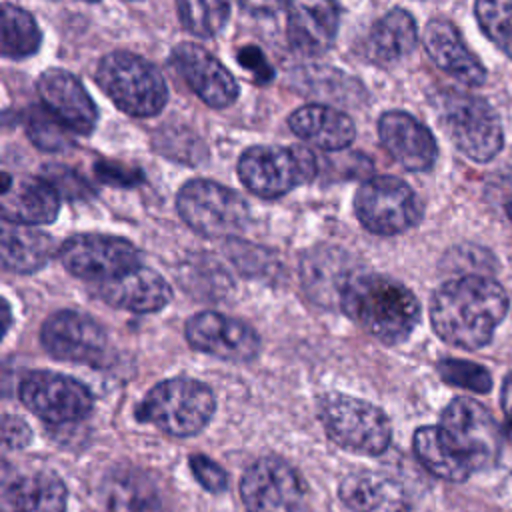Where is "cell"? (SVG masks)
Masks as SVG:
<instances>
[{"label": "cell", "instance_id": "5", "mask_svg": "<svg viewBox=\"0 0 512 512\" xmlns=\"http://www.w3.org/2000/svg\"><path fill=\"white\" fill-rule=\"evenodd\" d=\"M438 120L454 146L476 162H488L502 148V126L492 106L472 94L448 90L438 96Z\"/></svg>", "mask_w": 512, "mask_h": 512}, {"label": "cell", "instance_id": "39", "mask_svg": "<svg viewBox=\"0 0 512 512\" xmlns=\"http://www.w3.org/2000/svg\"><path fill=\"white\" fill-rule=\"evenodd\" d=\"M240 66L254 78V82H268L274 78V70L258 46H244L236 54Z\"/></svg>", "mask_w": 512, "mask_h": 512}, {"label": "cell", "instance_id": "25", "mask_svg": "<svg viewBox=\"0 0 512 512\" xmlns=\"http://www.w3.org/2000/svg\"><path fill=\"white\" fill-rule=\"evenodd\" d=\"M54 254V240L24 224L6 222L2 226L0 258L2 266L10 272L30 274L40 270Z\"/></svg>", "mask_w": 512, "mask_h": 512}, {"label": "cell", "instance_id": "22", "mask_svg": "<svg viewBox=\"0 0 512 512\" xmlns=\"http://www.w3.org/2000/svg\"><path fill=\"white\" fill-rule=\"evenodd\" d=\"M428 56L438 68L468 86H480L486 80V70L480 60L468 50L458 28L444 18H434L426 24L422 36Z\"/></svg>", "mask_w": 512, "mask_h": 512}, {"label": "cell", "instance_id": "7", "mask_svg": "<svg viewBox=\"0 0 512 512\" xmlns=\"http://www.w3.org/2000/svg\"><path fill=\"white\" fill-rule=\"evenodd\" d=\"M320 420L332 442L362 454H382L390 444L386 414L366 400L328 394L320 400Z\"/></svg>", "mask_w": 512, "mask_h": 512}, {"label": "cell", "instance_id": "13", "mask_svg": "<svg viewBox=\"0 0 512 512\" xmlns=\"http://www.w3.org/2000/svg\"><path fill=\"white\" fill-rule=\"evenodd\" d=\"M40 340L46 352L58 360L104 366L110 358V342L104 328L82 312H54L44 320Z\"/></svg>", "mask_w": 512, "mask_h": 512}, {"label": "cell", "instance_id": "31", "mask_svg": "<svg viewBox=\"0 0 512 512\" xmlns=\"http://www.w3.org/2000/svg\"><path fill=\"white\" fill-rule=\"evenodd\" d=\"M42 42V32L30 12L10 2L2 4L0 48L6 58L20 60L32 56Z\"/></svg>", "mask_w": 512, "mask_h": 512}, {"label": "cell", "instance_id": "18", "mask_svg": "<svg viewBox=\"0 0 512 512\" xmlns=\"http://www.w3.org/2000/svg\"><path fill=\"white\" fill-rule=\"evenodd\" d=\"M286 14L288 42L296 52L320 56L332 48L340 22L336 0H288Z\"/></svg>", "mask_w": 512, "mask_h": 512}, {"label": "cell", "instance_id": "20", "mask_svg": "<svg viewBox=\"0 0 512 512\" xmlns=\"http://www.w3.org/2000/svg\"><path fill=\"white\" fill-rule=\"evenodd\" d=\"M60 210V192L46 178L2 174V218L14 224H48Z\"/></svg>", "mask_w": 512, "mask_h": 512}, {"label": "cell", "instance_id": "17", "mask_svg": "<svg viewBox=\"0 0 512 512\" xmlns=\"http://www.w3.org/2000/svg\"><path fill=\"white\" fill-rule=\"evenodd\" d=\"M38 96L70 132L90 134L98 120V108L84 84L68 70L48 68L38 76Z\"/></svg>", "mask_w": 512, "mask_h": 512}, {"label": "cell", "instance_id": "33", "mask_svg": "<svg viewBox=\"0 0 512 512\" xmlns=\"http://www.w3.org/2000/svg\"><path fill=\"white\" fill-rule=\"evenodd\" d=\"M474 12L484 34L512 58V0H476Z\"/></svg>", "mask_w": 512, "mask_h": 512}, {"label": "cell", "instance_id": "34", "mask_svg": "<svg viewBox=\"0 0 512 512\" xmlns=\"http://www.w3.org/2000/svg\"><path fill=\"white\" fill-rule=\"evenodd\" d=\"M68 126H64L50 110L32 108L26 114V134L38 148L46 152H60L72 144L68 136Z\"/></svg>", "mask_w": 512, "mask_h": 512}, {"label": "cell", "instance_id": "37", "mask_svg": "<svg viewBox=\"0 0 512 512\" xmlns=\"http://www.w3.org/2000/svg\"><path fill=\"white\" fill-rule=\"evenodd\" d=\"M486 200L512 220V168L494 174L486 186Z\"/></svg>", "mask_w": 512, "mask_h": 512}, {"label": "cell", "instance_id": "29", "mask_svg": "<svg viewBox=\"0 0 512 512\" xmlns=\"http://www.w3.org/2000/svg\"><path fill=\"white\" fill-rule=\"evenodd\" d=\"M12 512H66V486L54 472H34L10 488Z\"/></svg>", "mask_w": 512, "mask_h": 512}, {"label": "cell", "instance_id": "24", "mask_svg": "<svg viewBox=\"0 0 512 512\" xmlns=\"http://www.w3.org/2000/svg\"><path fill=\"white\" fill-rule=\"evenodd\" d=\"M416 40L418 28L412 14L404 8H392L372 24L364 52L376 64H390L408 56L416 48Z\"/></svg>", "mask_w": 512, "mask_h": 512}, {"label": "cell", "instance_id": "6", "mask_svg": "<svg viewBox=\"0 0 512 512\" xmlns=\"http://www.w3.org/2000/svg\"><path fill=\"white\" fill-rule=\"evenodd\" d=\"M242 184L260 198H278L316 176V158L304 146L258 144L238 160Z\"/></svg>", "mask_w": 512, "mask_h": 512}, {"label": "cell", "instance_id": "28", "mask_svg": "<svg viewBox=\"0 0 512 512\" xmlns=\"http://www.w3.org/2000/svg\"><path fill=\"white\" fill-rule=\"evenodd\" d=\"M108 508L110 512H162V500L148 474L124 466L110 474Z\"/></svg>", "mask_w": 512, "mask_h": 512}, {"label": "cell", "instance_id": "23", "mask_svg": "<svg viewBox=\"0 0 512 512\" xmlns=\"http://www.w3.org/2000/svg\"><path fill=\"white\" fill-rule=\"evenodd\" d=\"M288 124L298 138L328 152L344 150L356 138L352 118L326 104H306L294 110Z\"/></svg>", "mask_w": 512, "mask_h": 512}, {"label": "cell", "instance_id": "27", "mask_svg": "<svg viewBox=\"0 0 512 512\" xmlns=\"http://www.w3.org/2000/svg\"><path fill=\"white\" fill-rule=\"evenodd\" d=\"M354 276L344 264L340 250L318 248L302 258V284L306 290L326 304L328 298H342L348 280Z\"/></svg>", "mask_w": 512, "mask_h": 512}, {"label": "cell", "instance_id": "40", "mask_svg": "<svg viewBox=\"0 0 512 512\" xmlns=\"http://www.w3.org/2000/svg\"><path fill=\"white\" fill-rule=\"evenodd\" d=\"M46 180H50L54 184V188L60 192V194H66V196H82L84 192H88V186L84 184L82 178H78V174H74L72 170L68 168H62V166H50L46 168Z\"/></svg>", "mask_w": 512, "mask_h": 512}, {"label": "cell", "instance_id": "30", "mask_svg": "<svg viewBox=\"0 0 512 512\" xmlns=\"http://www.w3.org/2000/svg\"><path fill=\"white\" fill-rule=\"evenodd\" d=\"M414 452L418 460L438 478L450 482H462L470 476L472 468L454 454L444 440L438 426H424L414 434Z\"/></svg>", "mask_w": 512, "mask_h": 512}, {"label": "cell", "instance_id": "42", "mask_svg": "<svg viewBox=\"0 0 512 512\" xmlns=\"http://www.w3.org/2000/svg\"><path fill=\"white\" fill-rule=\"evenodd\" d=\"M246 12L258 14V16H268L278 12L286 0H236Z\"/></svg>", "mask_w": 512, "mask_h": 512}, {"label": "cell", "instance_id": "16", "mask_svg": "<svg viewBox=\"0 0 512 512\" xmlns=\"http://www.w3.org/2000/svg\"><path fill=\"white\" fill-rule=\"evenodd\" d=\"M170 60L194 94L210 108H228L238 98V84L224 64L194 42L174 46Z\"/></svg>", "mask_w": 512, "mask_h": 512}, {"label": "cell", "instance_id": "4", "mask_svg": "<svg viewBox=\"0 0 512 512\" xmlns=\"http://www.w3.org/2000/svg\"><path fill=\"white\" fill-rule=\"evenodd\" d=\"M214 394L192 378H170L156 384L140 402L136 416L172 436L200 432L214 414Z\"/></svg>", "mask_w": 512, "mask_h": 512}, {"label": "cell", "instance_id": "8", "mask_svg": "<svg viewBox=\"0 0 512 512\" xmlns=\"http://www.w3.org/2000/svg\"><path fill=\"white\" fill-rule=\"evenodd\" d=\"M176 208L192 230L210 238L236 234L250 220L246 200L212 180L186 182L176 196Z\"/></svg>", "mask_w": 512, "mask_h": 512}, {"label": "cell", "instance_id": "32", "mask_svg": "<svg viewBox=\"0 0 512 512\" xmlns=\"http://www.w3.org/2000/svg\"><path fill=\"white\" fill-rule=\"evenodd\" d=\"M180 22L200 38L216 36L230 14V0H176Z\"/></svg>", "mask_w": 512, "mask_h": 512}, {"label": "cell", "instance_id": "35", "mask_svg": "<svg viewBox=\"0 0 512 512\" xmlns=\"http://www.w3.org/2000/svg\"><path fill=\"white\" fill-rule=\"evenodd\" d=\"M438 370L442 378L454 386L468 388L474 392H486L490 388V374L472 362H462V360H442L438 364Z\"/></svg>", "mask_w": 512, "mask_h": 512}, {"label": "cell", "instance_id": "11", "mask_svg": "<svg viewBox=\"0 0 512 512\" xmlns=\"http://www.w3.org/2000/svg\"><path fill=\"white\" fill-rule=\"evenodd\" d=\"M248 512H306L308 494L300 474L284 460L264 456L250 464L240 480Z\"/></svg>", "mask_w": 512, "mask_h": 512}, {"label": "cell", "instance_id": "3", "mask_svg": "<svg viewBox=\"0 0 512 512\" xmlns=\"http://www.w3.org/2000/svg\"><path fill=\"white\" fill-rule=\"evenodd\" d=\"M96 82L118 110L136 118L158 114L168 100L160 70L126 50H114L98 62Z\"/></svg>", "mask_w": 512, "mask_h": 512}, {"label": "cell", "instance_id": "14", "mask_svg": "<svg viewBox=\"0 0 512 512\" xmlns=\"http://www.w3.org/2000/svg\"><path fill=\"white\" fill-rule=\"evenodd\" d=\"M64 268L90 282L110 280L140 264V252L124 238L108 234H76L58 252Z\"/></svg>", "mask_w": 512, "mask_h": 512}, {"label": "cell", "instance_id": "26", "mask_svg": "<svg viewBox=\"0 0 512 512\" xmlns=\"http://www.w3.org/2000/svg\"><path fill=\"white\" fill-rule=\"evenodd\" d=\"M340 498L352 512H406L400 488L376 472H352L340 484Z\"/></svg>", "mask_w": 512, "mask_h": 512}, {"label": "cell", "instance_id": "38", "mask_svg": "<svg viewBox=\"0 0 512 512\" xmlns=\"http://www.w3.org/2000/svg\"><path fill=\"white\" fill-rule=\"evenodd\" d=\"M94 172L98 180L110 186H136L138 182H142V172L118 162L100 160L94 164Z\"/></svg>", "mask_w": 512, "mask_h": 512}, {"label": "cell", "instance_id": "9", "mask_svg": "<svg viewBox=\"0 0 512 512\" xmlns=\"http://www.w3.org/2000/svg\"><path fill=\"white\" fill-rule=\"evenodd\" d=\"M440 432L448 446L472 470L490 466L502 446V434L494 416L472 398L452 400L440 418Z\"/></svg>", "mask_w": 512, "mask_h": 512}, {"label": "cell", "instance_id": "21", "mask_svg": "<svg viewBox=\"0 0 512 512\" xmlns=\"http://www.w3.org/2000/svg\"><path fill=\"white\" fill-rule=\"evenodd\" d=\"M98 296L114 308L156 312L168 304L172 292L158 272L138 264L110 280L98 282Z\"/></svg>", "mask_w": 512, "mask_h": 512}, {"label": "cell", "instance_id": "15", "mask_svg": "<svg viewBox=\"0 0 512 512\" xmlns=\"http://www.w3.org/2000/svg\"><path fill=\"white\" fill-rule=\"evenodd\" d=\"M186 340L192 348L228 362H248L260 350L258 334L242 320L198 312L186 322Z\"/></svg>", "mask_w": 512, "mask_h": 512}, {"label": "cell", "instance_id": "12", "mask_svg": "<svg viewBox=\"0 0 512 512\" xmlns=\"http://www.w3.org/2000/svg\"><path fill=\"white\" fill-rule=\"evenodd\" d=\"M20 400L32 414L50 424L80 422L94 404L82 382L48 370L32 372L20 382Z\"/></svg>", "mask_w": 512, "mask_h": 512}, {"label": "cell", "instance_id": "1", "mask_svg": "<svg viewBox=\"0 0 512 512\" xmlns=\"http://www.w3.org/2000/svg\"><path fill=\"white\" fill-rule=\"evenodd\" d=\"M508 310L504 288L484 276L444 282L432 296L430 320L436 334L458 348L476 350L490 342Z\"/></svg>", "mask_w": 512, "mask_h": 512}, {"label": "cell", "instance_id": "43", "mask_svg": "<svg viewBox=\"0 0 512 512\" xmlns=\"http://www.w3.org/2000/svg\"><path fill=\"white\" fill-rule=\"evenodd\" d=\"M502 406H504L508 420L512 422V374L508 376V380L504 382V388H502Z\"/></svg>", "mask_w": 512, "mask_h": 512}, {"label": "cell", "instance_id": "41", "mask_svg": "<svg viewBox=\"0 0 512 512\" xmlns=\"http://www.w3.org/2000/svg\"><path fill=\"white\" fill-rule=\"evenodd\" d=\"M32 432L28 424L18 416H4L2 418V440L6 448H22L30 442Z\"/></svg>", "mask_w": 512, "mask_h": 512}, {"label": "cell", "instance_id": "44", "mask_svg": "<svg viewBox=\"0 0 512 512\" xmlns=\"http://www.w3.org/2000/svg\"><path fill=\"white\" fill-rule=\"evenodd\" d=\"M84 2H98V0H84Z\"/></svg>", "mask_w": 512, "mask_h": 512}, {"label": "cell", "instance_id": "36", "mask_svg": "<svg viewBox=\"0 0 512 512\" xmlns=\"http://www.w3.org/2000/svg\"><path fill=\"white\" fill-rule=\"evenodd\" d=\"M190 468H192L194 478L210 492H222L228 484L226 472L214 460H210L202 454H196L190 458Z\"/></svg>", "mask_w": 512, "mask_h": 512}, {"label": "cell", "instance_id": "19", "mask_svg": "<svg viewBox=\"0 0 512 512\" xmlns=\"http://www.w3.org/2000/svg\"><path fill=\"white\" fill-rule=\"evenodd\" d=\"M378 136L388 154L406 170H428L438 156L432 132L408 112H384L378 120Z\"/></svg>", "mask_w": 512, "mask_h": 512}, {"label": "cell", "instance_id": "2", "mask_svg": "<svg viewBox=\"0 0 512 512\" xmlns=\"http://www.w3.org/2000/svg\"><path fill=\"white\" fill-rule=\"evenodd\" d=\"M340 306L386 344L406 340L420 318L416 296L404 284L380 274H354L342 292Z\"/></svg>", "mask_w": 512, "mask_h": 512}, {"label": "cell", "instance_id": "10", "mask_svg": "<svg viewBox=\"0 0 512 512\" xmlns=\"http://www.w3.org/2000/svg\"><path fill=\"white\" fill-rule=\"evenodd\" d=\"M354 212L360 224L380 236L400 234L422 216L416 192L396 176H372L356 192Z\"/></svg>", "mask_w": 512, "mask_h": 512}]
</instances>
